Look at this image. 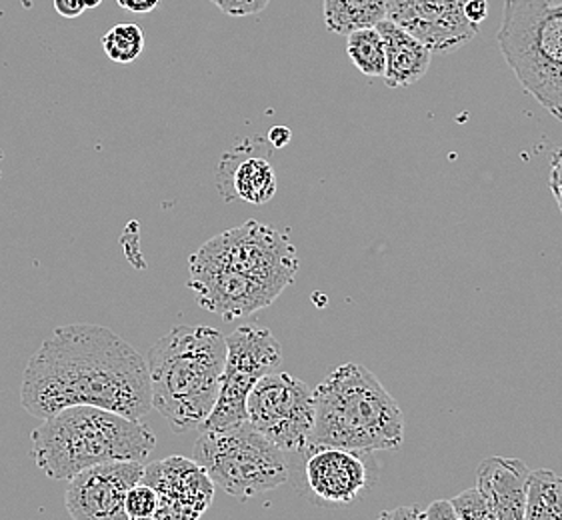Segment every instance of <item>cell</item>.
I'll return each instance as SVG.
<instances>
[{"mask_svg":"<svg viewBox=\"0 0 562 520\" xmlns=\"http://www.w3.org/2000/svg\"><path fill=\"white\" fill-rule=\"evenodd\" d=\"M21 405L41 420L68 407L143 420L153 408L147 359L111 328H57L24 366Z\"/></svg>","mask_w":562,"mask_h":520,"instance_id":"obj_1","label":"cell"},{"mask_svg":"<svg viewBox=\"0 0 562 520\" xmlns=\"http://www.w3.org/2000/svg\"><path fill=\"white\" fill-rule=\"evenodd\" d=\"M299 267L286 233L247 221L192 252L187 286L201 308L231 323L269 308L294 283Z\"/></svg>","mask_w":562,"mask_h":520,"instance_id":"obj_2","label":"cell"},{"mask_svg":"<svg viewBox=\"0 0 562 520\" xmlns=\"http://www.w3.org/2000/svg\"><path fill=\"white\" fill-rule=\"evenodd\" d=\"M226 337L213 327L172 328L147 354L150 400L177 434L201 429L225 371Z\"/></svg>","mask_w":562,"mask_h":520,"instance_id":"obj_3","label":"cell"},{"mask_svg":"<svg viewBox=\"0 0 562 520\" xmlns=\"http://www.w3.org/2000/svg\"><path fill=\"white\" fill-rule=\"evenodd\" d=\"M313 395L315 427L311 446H338L362 453L403 449V408L367 366L357 362L335 366Z\"/></svg>","mask_w":562,"mask_h":520,"instance_id":"obj_4","label":"cell"},{"mask_svg":"<svg viewBox=\"0 0 562 520\" xmlns=\"http://www.w3.org/2000/svg\"><path fill=\"white\" fill-rule=\"evenodd\" d=\"M34 463L55 481L104 463H145L157 437L143 420L97 407H68L43 420L31 434Z\"/></svg>","mask_w":562,"mask_h":520,"instance_id":"obj_5","label":"cell"},{"mask_svg":"<svg viewBox=\"0 0 562 520\" xmlns=\"http://www.w3.org/2000/svg\"><path fill=\"white\" fill-rule=\"evenodd\" d=\"M496 41L522 91L562 121V0H505Z\"/></svg>","mask_w":562,"mask_h":520,"instance_id":"obj_6","label":"cell"},{"mask_svg":"<svg viewBox=\"0 0 562 520\" xmlns=\"http://www.w3.org/2000/svg\"><path fill=\"white\" fill-rule=\"evenodd\" d=\"M194 461L211 476L214 487L240 502L270 493L291 478L289 454L252 429L250 422L226 430H201Z\"/></svg>","mask_w":562,"mask_h":520,"instance_id":"obj_7","label":"cell"},{"mask_svg":"<svg viewBox=\"0 0 562 520\" xmlns=\"http://www.w3.org/2000/svg\"><path fill=\"white\" fill-rule=\"evenodd\" d=\"M281 364V342L269 328L245 325L233 330L226 337L225 371L218 396L201 430H226L247 422L250 391Z\"/></svg>","mask_w":562,"mask_h":520,"instance_id":"obj_8","label":"cell"},{"mask_svg":"<svg viewBox=\"0 0 562 520\" xmlns=\"http://www.w3.org/2000/svg\"><path fill=\"white\" fill-rule=\"evenodd\" d=\"M247 420L282 453L303 456L315 427L313 388L293 374H267L248 395Z\"/></svg>","mask_w":562,"mask_h":520,"instance_id":"obj_9","label":"cell"},{"mask_svg":"<svg viewBox=\"0 0 562 520\" xmlns=\"http://www.w3.org/2000/svg\"><path fill=\"white\" fill-rule=\"evenodd\" d=\"M303 456L306 488L321 505H350L376 483V461L372 453L308 446Z\"/></svg>","mask_w":562,"mask_h":520,"instance_id":"obj_10","label":"cell"},{"mask_svg":"<svg viewBox=\"0 0 562 520\" xmlns=\"http://www.w3.org/2000/svg\"><path fill=\"white\" fill-rule=\"evenodd\" d=\"M469 0H386V19L416 36L430 53H454L471 43L479 24L467 19Z\"/></svg>","mask_w":562,"mask_h":520,"instance_id":"obj_11","label":"cell"},{"mask_svg":"<svg viewBox=\"0 0 562 520\" xmlns=\"http://www.w3.org/2000/svg\"><path fill=\"white\" fill-rule=\"evenodd\" d=\"M145 476V464L135 461L104 463L68 478L65 507L72 520H128L124 498Z\"/></svg>","mask_w":562,"mask_h":520,"instance_id":"obj_12","label":"cell"},{"mask_svg":"<svg viewBox=\"0 0 562 520\" xmlns=\"http://www.w3.org/2000/svg\"><path fill=\"white\" fill-rule=\"evenodd\" d=\"M143 481L157 490L153 520H201L213 505L214 483L194 459L169 456L148 464Z\"/></svg>","mask_w":562,"mask_h":520,"instance_id":"obj_13","label":"cell"},{"mask_svg":"<svg viewBox=\"0 0 562 520\" xmlns=\"http://www.w3.org/2000/svg\"><path fill=\"white\" fill-rule=\"evenodd\" d=\"M247 140L231 148L218 162L216 186L226 203L243 201L248 204H267L277 194V174L265 155L262 145Z\"/></svg>","mask_w":562,"mask_h":520,"instance_id":"obj_14","label":"cell"},{"mask_svg":"<svg viewBox=\"0 0 562 520\" xmlns=\"http://www.w3.org/2000/svg\"><path fill=\"white\" fill-rule=\"evenodd\" d=\"M530 471L518 459L491 456L476 466V490L496 520H522Z\"/></svg>","mask_w":562,"mask_h":520,"instance_id":"obj_15","label":"cell"},{"mask_svg":"<svg viewBox=\"0 0 562 520\" xmlns=\"http://www.w3.org/2000/svg\"><path fill=\"white\" fill-rule=\"evenodd\" d=\"M376 31L383 36L386 53V70L383 77L386 87L405 89L423 80L430 67L432 55L427 46L389 19L376 24Z\"/></svg>","mask_w":562,"mask_h":520,"instance_id":"obj_16","label":"cell"},{"mask_svg":"<svg viewBox=\"0 0 562 520\" xmlns=\"http://www.w3.org/2000/svg\"><path fill=\"white\" fill-rule=\"evenodd\" d=\"M323 16L328 33L349 36L384 21L386 0H323Z\"/></svg>","mask_w":562,"mask_h":520,"instance_id":"obj_17","label":"cell"},{"mask_svg":"<svg viewBox=\"0 0 562 520\" xmlns=\"http://www.w3.org/2000/svg\"><path fill=\"white\" fill-rule=\"evenodd\" d=\"M522 520H562V476L549 468L530 473Z\"/></svg>","mask_w":562,"mask_h":520,"instance_id":"obj_18","label":"cell"},{"mask_svg":"<svg viewBox=\"0 0 562 520\" xmlns=\"http://www.w3.org/2000/svg\"><path fill=\"white\" fill-rule=\"evenodd\" d=\"M347 55L364 77L383 79L386 70V53H384L383 36L376 31V26L350 33L347 36Z\"/></svg>","mask_w":562,"mask_h":520,"instance_id":"obj_19","label":"cell"},{"mask_svg":"<svg viewBox=\"0 0 562 520\" xmlns=\"http://www.w3.org/2000/svg\"><path fill=\"white\" fill-rule=\"evenodd\" d=\"M102 50L114 65H133L145 50V33L138 24H116L102 36Z\"/></svg>","mask_w":562,"mask_h":520,"instance_id":"obj_20","label":"cell"},{"mask_svg":"<svg viewBox=\"0 0 562 520\" xmlns=\"http://www.w3.org/2000/svg\"><path fill=\"white\" fill-rule=\"evenodd\" d=\"M158 510V495L155 488L140 481L128 490L124 498V512L128 520H153Z\"/></svg>","mask_w":562,"mask_h":520,"instance_id":"obj_21","label":"cell"},{"mask_svg":"<svg viewBox=\"0 0 562 520\" xmlns=\"http://www.w3.org/2000/svg\"><path fill=\"white\" fill-rule=\"evenodd\" d=\"M461 520H496L495 512L486 505L476 488H469L450 500Z\"/></svg>","mask_w":562,"mask_h":520,"instance_id":"obj_22","label":"cell"},{"mask_svg":"<svg viewBox=\"0 0 562 520\" xmlns=\"http://www.w3.org/2000/svg\"><path fill=\"white\" fill-rule=\"evenodd\" d=\"M218 11L228 16H255L269 7L270 0H211Z\"/></svg>","mask_w":562,"mask_h":520,"instance_id":"obj_23","label":"cell"},{"mask_svg":"<svg viewBox=\"0 0 562 520\" xmlns=\"http://www.w3.org/2000/svg\"><path fill=\"white\" fill-rule=\"evenodd\" d=\"M551 193L554 201L559 204L562 213V147L557 148L551 157Z\"/></svg>","mask_w":562,"mask_h":520,"instance_id":"obj_24","label":"cell"},{"mask_svg":"<svg viewBox=\"0 0 562 520\" xmlns=\"http://www.w3.org/2000/svg\"><path fill=\"white\" fill-rule=\"evenodd\" d=\"M425 519L461 520V517H459L457 509L452 507V502L442 498V500H435V502H430V505H428L427 510H425Z\"/></svg>","mask_w":562,"mask_h":520,"instance_id":"obj_25","label":"cell"},{"mask_svg":"<svg viewBox=\"0 0 562 520\" xmlns=\"http://www.w3.org/2000/svg\"><path fill=\"white\" fill-rule=\"evenodd\" d=\"M376 520H427L425 510L418 507H396V509L383 510Z\"/></svg>","mask_w":562,"mask_h":520,"instance_id":"obj_26","label":"cell"},{"mask_svg":"<svg viewBox=\"0 0 562 520\" xmlns=\"http://www.w3.org/2000/svg\"><path fill=\"white\" fill-rule=\"evenodd\" d=\"M53 2H55V11L65 19H77L87 11L82 0H53Z\"/></svg>","mask_w":562,"mask_h":520,"instance_id":"obj_27","label":"cell"},{"mask_svg":"<svg viewBox=\"0 0 562 520\" xmlns=\"http://www.w3.org/2000/svg\"><path fill=\"white\" fill-rule=\"evenodd\" d=\"M116 4L124 11L135 12V14H147L153 12L160 4V0H116Z\"/></svg>","mask_w":562,"mask_h":520,"instance_id":"obj_28","label":"cell"},{"mask_svg":"<svg viewBox=\"0 0 562 520\" xmlns=\"http://www.w3.org/2000/svg\"><path fill=\"white\" fill-rule=\"evenodd\" d=\"M486 16H488V2L486 0H469V4H467V19L471 23L481 26V23L486 21Z\"/></svg>","mask_w":562,"mask_h":520,"instance_id":"obj_29","label":"cell"},{"mask_svg":"<svg viewBox=\"0 0 562 520\" xmlns=\"http://www.w3.org/2000/svg\"><path fill=\"white\" fill-rule=\"evenodd\" d=\"M291 138H293V133H291V128H286V126H274V128H270L269 143L274 148L286 147V145L291 143Z\"/></svg>","mask_w":562,"mask_h":520,"instance_id":"obj_30","label":"cell"},{"mask_svg":"<svg viewBox=\"0 0 562 520\" xmlns=\"http://www.w3.org/2000/svg\"><path fill=\"white\" fill-rule=\"evenodd\" d=\"M85 2V7L87 9H97V7H101L102 0H82Z\"/></svg>","mask_w":562,"mask_h":520,"instance_id":"obj_31","label":"cell"},{"mask_svg":"<svg viewBox=\"0 0 562 520\" xmlns=\"http://www.w3.org/2000/svg\"><path fill=\"white\" fill-rule=\"evenodd\" d=\"M0 162H2V155H0Z\"/></svg>","mask_w":562,"mask_h":520,"instance_id":"obj_32","label":"cell"}]
</instances>
